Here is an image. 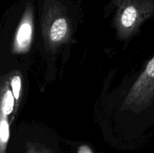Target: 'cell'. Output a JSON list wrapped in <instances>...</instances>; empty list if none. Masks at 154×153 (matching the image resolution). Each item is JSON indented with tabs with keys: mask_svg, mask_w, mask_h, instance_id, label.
<instances>
[{
	"mask_svg": "<svg viewBox=\"0 0 154 153\" xmlns=\"http://www.w3.org/2000/svg\"><path fill=\"white\" fill-rule=\"evenodd\" d=\"M154 100V56L131 87L123 101V109L141 111Z\"/></svg>",
	"mask_w": 154,
	"mask_h": 153,
	"instance_id": "cell-1",
	"label": "cell"
},
{
	"mask_svg": "<svg viewBox=\"0 0 154 153\" xmlns=\"http://www.w3.org/2000/svg\"><path fill=\"white\" fill-rule=\"evenodd\" d=\"M42 35L48 49L55 50L68 40L71 34V26L65 16L47 18L42 26Z\"/></svg>",
	"mask_w": 154,
	"mask_h": 153,
	"instance_id": "cell-2",
	"label": "cell"
},
{
	"mask_svg": "<svg viewBox=\"0 0 154 153\" xmlns=\"http://www.w3.org/2000/svg\"><path fill=\"white\" fill-rule=\"evenodd\" d=\"M32 36V17L30 14H27L20 21L17 29L13 44L14 52L24 53L28 52L31 46Z\"/></svg>",
	"mask_w": 154,
	"mask_h": 153,
	"instance_id": "cell-3",
	"label": "cell"
},
{
	"mask_svg": "<svg viewBox=\"0 0 154 153\" xmlns=\"http://www.w3.org/2000/svg\"><path fill=\"white\" fill-rule=\"evenodd\" d=\"M15 102L16 100H15L11 88H10L8 82L6 81L2 86L0 116L8 117L9 115H11L14 112Z\"/></svg>",
	"mask_w": 154,
	"mask_h": 153,
	"instance_id": "cell-4",
	"label": "cell"
},
{
	"mask_svg": "<svg viewBox=\"0 0 154 153\" xmlns=\"http://www.w3.org/2000/svg\"><path fill=\"white\" fill-rule=\"evenodd\" d=\"M10 138V125L7 116H0V153H6Z\"/></svg>",
	"mask_w": 154,
	"mask_h": 153,
	"instance_id": "cell-5",
	"label": "cell"
},
{
	"mask_svg": "<svg viewBox=\"0 0 154 153\" xmlns=\"http://www.w3.org/2000/svg\"><path fill=\"white\" fill-rule=\"evenodd\" d=\"M21 82H22V80H21L20 76L18 74L14 75L11 79V88L12 92H13L14 96L17 105L18 104V101L20 100V97L21 84H22Z\"/></svg>",
	"mask_w": 154,
	"mask_h": 153,
	"instance_id": "cell-6",
	"label": "cell"
},
{
	"mask_svg": "<svg viewBox=\"0 0 154 153\" xmlns=\"http://www.w3.org/2000/svg\"><path fill=\"white\" fill-rule=\"evenodd\" d=\"M26 153H54L50 148H46L44 146L35 142H28L26 144Z\"/></svg>",
	"mask_w": 154,
	"mask_h": 153,
	"instance_id": "cell-7",
	"label": "cell"
},
{
	"mask_svg": "<svg viewBox=\"0 0 154 153\" xmlns=\"http://www.w3.org/2000/svg\"><path fill=\"white\" fill-rule=\"evenodd\" d=\"M78 153H93V152L89 146L81 145L78 147Z\"/></svg>",
	"mask_w": 154,
	"mask_h": 153,
	"instance_id": "cell-8",
	"label": "cell"
}]
</instances>
